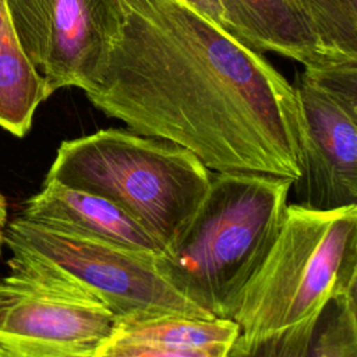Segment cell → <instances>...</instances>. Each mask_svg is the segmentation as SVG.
I'll return each instance as SVG.
<instances>
[{
	"instance_id": "obj_1",
	"label": "cell",
	"mask_w": 357,
	"mask_h": 357,
	"mask_svg": "<svg viewBox=\"0 0 357 357\" xmlns=\"http://www.w3.org/2000/svg\"><path fill=\"white\" fill-rule=\"evenodd\" d=\"M123 22L88 100L213 173L303 170L294 86L261 53L178 0H120Z\"/></svg>"
},
{
	"instance_id": "obj_2",
	"label": "cell",
	"mask_w": 357,
	"mask_h": 357,
	"mask_svg": "<svg viewBox=\"0 0 357 357\" xmlns=\"http://www.w3.org/2000/svg\"><path fill=\"white\" fill-rule=\"evenodd\" d=\"M291 184L273 176L212 172L188 223L153 258L156 271L211 317L233 319L278 236Z\"/></svg>"
},
{
	"instance_id": "obj_3",
	"label": "cell",
	"mask_w": 357,
	"mask_h": 357,
	"mask_svg": "<svg viewBox=\"0 0 357 357\" xmlns=\"http://www.w3.org/2000/svg\"><path fill=\"white\" fill-rule=\"evenodd\" d=\"M211 176L195 155L176 144L106 128L63 141L45 181L110 201L165 248L197 211Z\"/></svg>"
},
{
	"instance_id": "obj_4",
	"label": "cell",
	"mask_w": 357,
	"mask_h": 357,
	"mask_svg": "<svg viewBox=\"0 0 357 357\" xmlns=\"http://www.w3.org/2000/svg\"><path fill=\"white\" fill-rule=\"evenodd\" d=\"M357 293V205L287 204L278 236L247 283L233 321L241 336L291 326Z\"/></svg>"
},
{
	"instance_id": "obj_5",
	"label": "cell",
	"mask_w": 357,
	"mask_h": 357,
	"mask_svg": "<svg viewBox=\"0 0 357 357\" xmlns=\"http://www.w3.org/2000/svg\"><path fill=\"white\" fill-rule=\"evenodd\" d=\"M3 243L11 252L29 255L73 280L116 322L166 315L213 318L160 276L155 257L52 230L21 215L7 222Z\"/></svg>"
},
{
	"instance_id": "obj_6",
	"label": "cell",
	"mask_w": 357,
	"mask_h": 357,
	"mask_svg": "<svg viewBox=\"0 0 357 357\" xmlns=\"http://www.w3.org/2000/svg\"><path fill=\"white\" fill-rule=\"evenodd\" d=\"M294 89L303 121L294 204L312 209L357 205V61L305 66Z\"/></svg>"
},
{
	"instance_id": "obj_7",
	"label": "cell",
	"mask_w": 357,
	"mask_h": 357,
	"mask_svg": "<svg viewBox=\"0 0 357 357\" xmlns=\"http://www.w3.org/2000/svg\"><path fill=\"white\" fill-rule=\"evenodd\" d=\"M0 279V346L93 353L113 335L114 315L93 296L40 261L11 252Z\"/></svg>"
},
{
	"instance_id": "obj_8",
	"label": "cell",
	"mask_w": 357,
	"mask_h": 357,
	"mask_svg": "<svg viewBox=\"0 0 357 357\" xmlns=\"http://www.w3.org/2000/svg\"><path fill=\"white\" fill-rule=\"evenodd\" d=\"M17 38L49 93L88 89L117 38L120 0H6Z\"/></svg>"
},
{
	"instance_id": "obj_9",
	"label": "cell",
	"mask_w": 357,
	"mask_h": 357,
	"mask_svg": "<svg viewBox=\"0 0 357 357\" xmlns=\"http://www.w3.org/2000/svg\"><path fill=\"white\" fill-rule=\"evenodd\" d=\"M21 216L47 229L156 257L163 247L130 215L91 192L43 181Z\"/></svg>"
},
{
	"instance_id": "obj_10",
	"label": "cell",
	"mask_w": 357,
	"mask_h": 357,
	"mask_svg": "<svg viewBox=\"0 0 357 357\" xmlns=\"http://www.w3.org/2000/svg\"><path fill=\"white\" fill-rule=\"evenodd\" d=\"M227 29L258 53L275 52L305 66L339 63L322 47L301 0H219Z\"/></svg>"
},
{
	"instance_id": "obj_11",
	"label": "cell",
	"mask_w": 357,
	"mask_h": 357,
	"mask_svg": "<svg viewBox=\"0 0 357 357\" xmlns=\"http://www.w3.org/2000/svg\"><path fill=\"white\" fill-rule=\"evenodd\" d=\"M357 293L291 326L233 342L226 357H357Z\"/></svg>"
},
{
	"instance_id": "obj_12",
	"label": "cell",
	"mask_w": 357,
	"mask_h": 357,
	"mask_svg": "<svg viewBox=\"0 0 357 357\" xmlns=\"http://www.w3.org/2000/svg\"><path fill=\"white\" fill-rule=\"evenodd\" d=\"M49 96L43 78L17 38L6 0H0V127L24 137L36 109Z\"/></svg>"
},
{
	"instance_id": "obj_13",
	"label": "cell",
	"mask_w": 357,
	"mask_h": 357,
	"mask_svg": "<svg viewBox=\"0 0 357 357\" xmlns=\"http://www.w3.org/2000/svg\"><path fill=\"white\" fill-rule=\"evenodd\" d=\"M238 335L233 319L166 315L116 322L112 336L176 349H206L231 346Z\"/></svg>"
},
{
	"instance_id": "obj_14",
	"label": "cell",
	"mask_w": 357,
	"mask_h": 357,
	"mask_svg": "<svg viewBox=\"0 0 357 357\" xmlns=\"http://www.w3.org/2000/svg\"><path fill=\"white\" fill-rule=\"evenodd\" d=\"M325 52L337 61H357V0H301Z\"/></svg>"
},
{
	"instance_id": "obj_15",
	"label": "cell",
	"mask_w": 357,
	"mask_h": 357,
	"mask_svg": "<svg viewBox=\"0 0 357 357\" xmlns=\"http://www.w3.org/2000/svg\"><path fill=\"white\" fill-rule=\"evenodd\" d=\"M230 346L176 349L110 336L93 351V357H226Z\"/></svg>"
},
{
	"instance_id": "obj_16",
	"label": "cell",
	"mask_w": 357,
	"mask_h": 357,
	"mask_svg": "<svg viewBox=\"0 0 357 357\" xmlns=\"http://www.w3.org/2000/svg\"><path fill=\"white\" fill-rule=\"evenodd\" d=\"M0 357H93V353L43 346H0Z\"/></svg>"
},
{
	"instance_id": "obj_17",
	"label": "cell",
	"mask_w": 357,
	"mask_h": 357,
	"mask_svg": "<svg viewBox=\"0 0 357 357\" xmlns=\"http://www.w3.org/2000/svg\"><path fill=\"white\" fill-rule=\"evenodd\" d=\"M178 1H181L183 4H185L190 8H192L194 11H197L208 21L229 31L226 18L223 14V8H222L219 0H178Z\"/></svg>"
},
{
	"instance_id": "obj_18",
	"label": "cell",
	"mask_w": 357,
	"mask_h": 357,
	"mask_svg": "<svg viewBox=\"0 0 357 357\" xmlns=\"http://www.w3.org/2000/svg\"><path fill=\"white\" fill-rule=\"evenodd\" d=\"M6 225H7V201H6V197L0 192V252L3 247V236H4Z\"/></svg>"
}]
</instances>
